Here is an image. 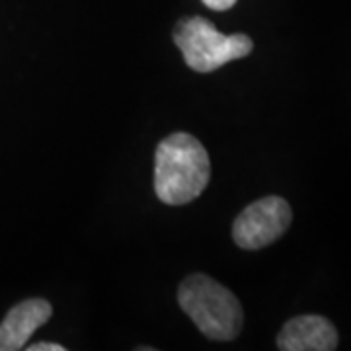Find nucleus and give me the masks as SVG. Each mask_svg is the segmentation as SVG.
Wrapping results in <instances>:
<instances>
[{
  "label": "nucleus",
  "mask_w": 351,
  "mask_h": 351,
  "mask_svg": "<svg viewBox=\"0 0 351 351\" xmlns=\"http://www.w3.org/2000/svg\"><path fill=\"white\" fill-rule=\"evenodd\" d=\"M293 211L283 197L269 195L250 203L232 225V239L242 250H262L279 240L291 225Z\"/></svg>",
  "instance_id": "obj_4"
},
{
  "label": "nucleus",
  "mask_w": 351,
  "mask_h": 351,
  "mask_svg": "<svg viewBox=\"0 0 351 351\" xmlns=\"http://www.w3.org/2000/svg\"><path fill=\"white\" fill-rule=\"evenodd\" d=\"M53 316V306L45 299H27L10 308L0 322V351L24 350L25 343Z\"/></svg>",
  "instance_id": "obj_6"
},
{
  "label": "nucleus",
  "mask_w": 351,
  "mask_h": 351,
  "mask_svg": "<svg viewBox=\"0 0 351 351\" xmlns=\"http://www.w3.org/2000/svg\"><path fill=\"white\" fill-rule=\"evenodd\" d=\"M174 43L182 51L186 64L195 73H213L230 61L248 57L254 49L248 36H225L201 16H191L178 22Z\"/></svg>",
  "instance_id": "obj_3"
},
{
  "label": "nucleus",
  "mask_w": 351,
  "mask_h": 351,
  "mask_svg": "<svg viewBox=\"0 0 351 351\" xmlns=\"http://www.w3.org/2000/svg\"><path fill=\"white\" fill-rule=\"evenodd\" d=\"M178 302L209 339L230 341L242 330L244 314L239 299L213 277L203 274L186 277L178 289Z\"/></svg>",
  "instance_id": "obj_2"
},
{
  "label": "nucleus",
  "mask_w": 351,
  "mask_h": 351,
  "mask_svg": "<svg viewBox=\"0 0 351 351\" xmlns=\"http://www.w3.org/2000/svg\"><path fill=\"white\" fill-rule=\"evenodd\" d=\"M207 8H211L215 12H225L228 8H232L237 4V0H201Z\"/></svg>",
  "instance_id": "obj_7"
},
{
  "label": "nucleus",
  "mask_w": 351,
  "mask_h": 351,
  "mask_svg": "<svg viewBox=\"0 0 351 351\" xmlns=\"http://www.w3.org/2000/svg\"><path fill=\"white\" fill-rule=\"evenodd\" d=\"M29 351H64V346H59V343H49V341H39V343H34L27 348Z\"/></svg>",
  "instance_id": "obj_8"
},
{
  "label": "nucleus",
  "mask_w": 351,
  "mask_h": 351,
  "mask_svg": "<svg viewBox=\"0 0 351 351\" xmlns=\"http://www.w3.org/2000/svg\"><path fill=\"white\" fill-rule=\"evenodd\" d=\"M277 348L281 351H332L338 348V332L324 316H295L281 328Z\"/></svg>",
  "instance_id": "obj_5"
},
{
  "label": "nucleus",
  "mask_w": 351,
  "mask_h": 351,
  "mask_svg": "<svg viewBox=\"0 0 351 351\" xmlns=\"http://www.w3.org/2000/svg\"><path fill=\"white\" fill-rule=\"evenodd\" d=\"M211 180V160L205 147L189 133L162 138L154 154V191L166 205L197 199Z\"/></svg>",
  "instance_id": "obj_1"
}]
</instances>
